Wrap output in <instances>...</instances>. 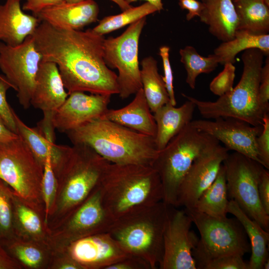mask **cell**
Listing matches in <instances>:
<instances>
[{"mask_svg":"<svg viewBox=\"0 0 269 269\" xmlns=\"http://www.w3.org/2000/svg\"><path fill=\"white\" fill-rule=\"evenodd\" d=\"M199 16L209 26V31L218 39L225 42L233 38L239 19L232 0H205Z\"/></svg>","mask_w":269,"mask_h":269,"instance_id":"24","label":"cell"},{"mask_svg":"<svg viewBox=\"0 0 269 269\" xmlns=\"http://www.w3.org/2000/svg\"><path fill=\"white\" fill-rule=\"evenodd\" d=\"M64 2L65 0H25L22 9L30 11L36 16L42 10Z\"/></svg>","mask_w":269,"mask_h":269,"instance_id":"46","label":"cell"},{"mask_svg":"<svg viewBox=\"0 0 269 269\" xmlns=\"http://www.w3.org/2000/svg\"><path fill=\"white\" fill-rule=\"evenodd\" d=\"M192 220L184 209L169 206L163 232L160 269H197L192 251L199 239L190 229Z\"/></svg>","mask_w":269,"mask_h":269,"instance_id":"14","label":"cell"},{"mask_svg":"<svg viewBox=\"0 0 269 269\" xmlns=\"http://www.w3.org/2000/svg\"><path fill=\"white\" fill-rule=\"evenodd\" d=\"M99 185L104 205L115 219L163 199L159 176L150 165L110 163Z\"/></svg>","mask_w":269,"mask_h":269,"instance_id":"4","label":"cell"},{"mask_svg":"<svg viewBox=\"0 0 269 269\" xmlns=\"http://www.w3.org/2000/svg\"><path fill=\"white\" fill-rule=\"evenodd\" d=\"M259 98L261 104L269 111V57L267 56L263 66L259 89Z\"/></svg>","mask_w":269,"mask_h":269,"instance_id":"43","label":"cell"},{"mask_svg":"<svg viewBox=\"0 0 269 269\" xmlns=\"http://www.w3.org/2000/svg\"><path fill=\"white\" fill-rule=\"evenodd\" d=\"M10 88H12V85L5 76L0 75V115L10 130L17 134L14 111L6 100V92Z\"/></svg>","mask_w":269,"mask_h":269,"instance_id":"38","label":"cell"},{"mask_svg":"<svg viewBox=\"0 0 269 269\" xmlns=\"http://www.w3.org/2000/svg\"><path fill=\"white\" fill-rule=\"evenodd\" d=\"M63 104L55 113L52 123L55 129L65 133L96 119L108 109L111 95L75 91L68 94Z\"/></svg>","mask_w":269,"mask_h":269,"instance_id":"18","label":"cell"},{"mask_svg":"<svg viewBox=\"0 0 269 269\" xmlns=\"http://www.w3.org/2000/svg\"><path fill=\"white\" fill-rule=\"evenodd\" d=\"M84 0H65V2H68V3H76V2L83 1Z\"/></svg>","mask_w":269,"mask_h":269,"instance_id":"53","label":"cell"},{"mask_svg":"<svg viewBox=\"0 0 269 269\" xmlns=\"http://www.w3.org/2000/svg\"><path fill=\"white\" fill-rule=\"evenodd\" d=\"M180 61L186 71V82L192 89L196 86V78L202 73H209L218 66L219 60L214 54L207 57L200 55L192 46H186L179 50Z\"/></svg>","mask_w":269,"mask_h":269,"instance_id":"33","label":"cell"},{"mask_svg":"<svg viewBox=\"0 0 269 269\" xmlns=\"http://www.w3.org/2000/svg\"><path fill=\"white\" fill-rule=\"evenodd\" d=\"M264 269H269V259H268L267 261L265 262L263 265Z\"/></svg>","mask_w":269,"mask_h":269,"instance_id":"52","label":"cell"},{"mask_svg":"<svg viewBox=\"0 0 269 269\" xmlns=\"http://www.w3.org/2000/svg\"><path fill=\"white\" fill-rule=\"evenodd\" d=\"M21 0H6L0 4V41L14 46L32 35L41 22L35 16L24 13Z\"/></svg>","mask_w":269,"mask_h":269,"instance_id":"21","label":"cell"},{"mask_svg":"<svg viewBox=\"0 0 269 269\" xmlns=\"http://www.w3.org/2000/svg\"><path fill=\"white\" fill-rule=\"evenodd\" d=\"M12 189L0 179V242L15 236L13 226Z\"/></svg>","mask_w":269,"mask_h":269,"instance_id":"35","label":"cell"},{"mask_svg":"<svg viewBox=\"0 0 269 269\" xmlns=\"http://www.w3.org/2000/svg\"><path fill=\"white\" fill-rule=\"evenodd\" d=\"M21 266L6 252L0 243V269H22Z\"/></svg>","mask_w":269,"mask_h":269,"instance_id":"48","label":"cell"},{"mask_svg":"<svg viewBox=\"0 0 269 269\" xmlns=\"http://www.w3.org/2000/svg\"><path fill=\"white\" fill-rule=\"evenodd\" d=\"M64 249L83 269H107L129 255L108 232L76 240Z\"/></svg>","mask_w":269,"mask_h":269,"instance_id":"19","label":"cell"},{"mask_svg":"<svg viewBox=\"0 0 269 269\" xmlns=\"http://www.w3.org/2000/svg\"><path fill=\"white\" fill-rule=\"evenodd\" d=\"M12 198L15 235L50 248V232L43 217L23 201L13 190Z\"/></svg>","mask_w":269,"mask_h":269,"instance_id":"25","label":"cell"},{"mask_svg":"<svg viewBox=\"0 0 269 269\" xmlns=\"http://www.w3.org/2000/svg\"><path fill=\"white\" fill-rule=\"evenodd\" d=\"M48 269H83L65 250L52 251Z\"/></svg>","mask_w":269,"mask_h":269,"instance_id":"42","label":"cell"},{"mask_svg":"<svg viewBox=\"0 0 269 269\" xmlns=\"http://www.w3.org/2000/svg\"><path fill=\"white\" fill-rule=\"evenodd\" d=\"M101 118L154 138L156 135V123L142 88L128 105L119 109H108Z\"/></svg>","mask_w":269,"mask_h":269,"instance_id":"22","label":"cell"},{"mask_svg":"<svg viewBox=\"0 0 269 269\" xmlns=\"http://www.w3.org/2000/svg\"><path fill=\"white\" fill-rule=\"evenodd\" d=\"M61 146L60 159L53 169L57 191L54 208L46 222L49 232L87 199L110 163L87 144Z\"/></svg>","mask_w":269,"mask_h":269,"instance_id":"2","label":"cell"},{"mask_svg":"<svg viewBox=\"0 0 269 269\" xmlns=\"http://www.w3.org/2000/svg\"><path fill=\"white\" fill-rule=\"evenodd\" d=\"M229 150L219 143L202 152L194 160L179 187L177 207L193 209L203 192L216 178Z\"/></svg>","mask_w":269,"mask_h":269,"instance_id":"16","label":"cell"},{"mask_svg":"<svg viewBox=\"0 0 269 269\" xmlns=\"http://www.w3.org/2000/svg\"><path fill=\"white\" fill-rule=\"evenodd\" d=\"M201 269H249L248 263L243 257L237 255L225 256L205 263Z\"/></svg>","mask_w":269,"mask_h":269,"instance_id":"39","label":"cell"},{"mask_svg":"<svg viewBox=\"0 0 269 269\" xmlns=\"http://www.w3.org/2000/svg\"><path fill=\"white\" fill-rule=\"evenodd\" d=\"M43 166L18 136L0 142V179L44 218L41 194Z\"/></svg>","mask_w":269,"mask_h":269,"instance_id":"8","label":"cell"},{"mask_svg":"<svg viewBox=\"0 0 269 269\" xmlns=\"http://www.w3.org/2000/svg\"><path fill=\"white\" fill-rule=\"evenodd\" d=\"M189 124L223 143L228 150L240 153L261 164L256 138L262 131V125L252 126L231 117H220L214 121L196 120L191 121Z\"/></svg>","mask_w":269,"mask_h":269,"instance_id":"17","label":"cell"},{"mask_svg":"<svg viewBox=\"0 0 269 269\" xmlns=\"http://www.w3.org/2000/svg\"><path fill=\"white\" fill-rule=\"evenodd\" d=\"M65 134L72 144H87L112 163L152 166L159 152L154 137L101 118Z\"/></svg>","mask_w":269,"mask_h":269,"instance_id":"3","label":"cell"},{"mask_svg":"<svg viewBox=\"0 0 269 269\" xmlns=\"http://www.w3.org/2000/svg\"><path fill=\"white\" fill-rule=\"evenodd\" d=\"M195 108V104L187 100L178 107L168 102L153 113L156 125L154 140L158 150L191 122Z\"/></svg>","mask_w":269,"mask_h":269,"instance_id":"23","label":"cell"},{"mask_svg":"<svg viewBox=\"0 0 269 269\" xmlns=\"http://www.w3.org/2000/svg\"><path fill=\"white\" fill-rule=\"evenodd\" d=\"M158 11L155 5L146 1L140 5L132 6L121 13L105 17L92 30L98 34L104 35Z\"/></svg>","mask_w":269,"mask_h":269,"instance_id":"34","label":"cell"},{"mask_svg":"<svg viewBox=\"0 0 269 269\" xmlns=\"http://www.w3.org/2000/svg\"><path fill=\"white\" fill-rule=\"evenodd\" d=\"M18 135L7 127L0 115V142H8L17 138Z\"/></svg>","mask_w":269,"mask_h":269,"instance_id":"49","label":"cell"},{"mask_svg":"<svg viewBox=\"0 0 269 269\" xmlns=\"http://www.w3.org/2000/svg\"><path fill=\"white\" fill-rule=\"evenodd\" d=\"M115 219L105 208L99 184L87 199L50 231L52 251L93 235L108 232Z\"/></svg>","mask_w":269,"mask_h":269,"instance_id":"11","label":"cell"},{"mask_svg":"<svg viewBox=\"0 0 269 269\" xmlns=\"http://www.w3.org/2000/svg\"><path fill=\"white\" fill-rule=\"evenodd\" d=\"M224 69L211 82L209 88L215 95L219 97L231 91L233 87L236 68L233 64H224Z\"/></svg>","mask_w":269,"mask_h":269,"instance_id":"37","label":"cell"},{"mask_svg":"<svg viewBox=\"0 0 269 269\" xmlns=\"http://www.w3.org/2000/svg\"><path fill=\"white\" fill-rule=\"evenodd\" d=\"M168 205L161 201L115 219L108 233L130 255L146 261L151 269L160 264Z\"/></svg>","mask_w":269,"mask_h":269,"instance_id":"6","label":"cell"},{"mask_svg":"<svg viewBox=\"0 0 269 269\" xmlns=\"http://www.w3.org/2000/svg\"><path fill=\"white\" fill-rule=\"evenodd\" d=\"M219 143L189 124L159 150L152 166L161 180L162 201L177 207L179 187L193 162L202 152Z\"/></svg>","mask_w":269,"mask_h":269,"instance_id":"7","label":"cell"},{"mask_svg":"<svg viewBox=\"0 0 269 269\" xmlns=\"http://www.w3.org/2000/svg\"><path fill=\"white\" fill-rule=\"evenodd\" d=\"M227 211L238 220L249 239L251 250L248 262L249 269H263L265 262L269 259V232L250 218L233 200H229Z\"/></svg>","mask_w":269,"mask_h":269,"instance_id":"26","label":"cell"},{"mask_svg":"<svg viewBox=\"0 0 269 269\" xmlns=\"http://www.w3.org/2000/svg\"><path fill=\"white\" fill-rule=\"evenodd\" d=\"M33 37L42 60L55 63L68 94H119L117 75L106 65L104 35L92 29H62L41 21Z\"/></svg>","mask_w":269,"mask_h":269,"instance_id":"1","label":"cell"},{"mask_svg":"<svg viewBox=\"0 0 269 269\" xmlns=\"http://www.w3.org/2000/svg\"><path fill=\"white\" fill-rule=\"evenodd\" d=\"M146 17L130 24L116 37H109L104 42V57L106 65L117 69L119 95L124 100L142 88L138 62L140 35L146 23Z\"/></svg>","mask_w":269,"mask_h":269,"instance_id":"12","label":"cell"},{"mask_svg":"<svg viewBox=\"0 0 269 269\" xmlns=\"http://www.w3.org/2000/svg\"><path fill=\"white\" fill-rule=\"evenodd\" d=\"M200 0V1H201L203 2V1H205V0Z\"/></svg>","mask_w":269,"mask_h":269,"instance_id":"55","label":"cell"},{"mask_svg":"<svg viewBox=\"0 0 269 269\" xmlns=\"http://www.w3.org/2000/svg\"><path fill=\"white\" fill-rule=\"evenodd\" d=\"M178 4L182 9L188 11L186 18L189 21L195 16H200L204 5L199 0H178Z\"/></svg>","mask_w":269,"mask_h":269,"instance_id":"47","label":"cell"},{"mask_svg":"<svg viewBox=\"0 0 269 269\" xmlns=\"http://www.w3.org/2000/svg\"><path fill=\"white\" fill-rule=\"evenodd\" d=\"M112 0L114 2L116 3L123 11L128 9L131 8V7H132V6L130 4H129L128 3H127L124 0Z\"/></svg>","mask_w":269,"mask_h":269,"instance_id":"51","label":"cell"},{"mask_svg":"<svg viewBox=\"0 0 269 269\" xmlns=\"http://www.w3.org/2000/svg\"><path fill=\"white\" fill-rule=\"evenodd\" d=\"M264 55L258 49L245 50L241 58L243 70L240 81L231 91L219 97L216 101H201L182 95L192 102L201 116L206 119L231 117L252 126H262L265 114L269 113L261 104L259 98Z\"/></svg>","mask_w":269,"mask_h":269,"instance_id":"5","label":"cell"},{"mask_svg":"<svg viewBox=\"0 0 269 269\" xmlns=\"http://www.w3.org/2000/svg\"><path fill=\"white\" fill-rule=\"evenodd\" d=\"M225 168L227 194L251 219L269 231V215L264 209L258 186L265 168L258 162L240 153L228 154L223 162Z\"/></svg>","mask_w":269,"mask_h":269,"instance_id":"10","label":"cell"},{"mask_svg":"<svg viewBox=\"0 0 269 269\" xmlns=\"http://www.w3.org/2000/svg\"><path fill=\"white\" fill-rule=\"evenodd\" d=\"M42 60L32 35L12 46L0 41V69L16 92L20 105L27 109L34 89L35 78Z\"/></svg>","mask_w":269,"mask_h":269,"instance_id":"13","label":"cell"},{"mask_svg":"<svg viewBox=\"0 0 269 269\" xmlns=\"http://www.w3.org/2000/svg\"><path fill=\"white\" fill-rule=\"evenodd\" d=\"M258 189L262 205L269 215V172L265 168L261 173Z\"/></svg>","mask_w":269,"mask_h":269,"instance_id":"45","label":"cell"},{"mask_svg":"<svg viewBox=\"0 0 269 269\" xmlns=\"http://www.w3.org/2000/svg\"><path fill=\"white\" fill-rule=\"evenodd\" d=\"M233 1L237 0H232ZM268 4H269V0H264Z\"/></svg>","mask_w":269,"mask_h":269,"instance_id":"54","label":"cell"},{"mask_svg":"<svg viewBox=\"0 0 269 269\" xmlns=\"http://www.w3.org/2000/svg\"><path fill=\"white\" fill-rule=\"evenodd\" d=\"M263 129L256 138V146L261 164L269 169V115L266 113L263 119Z\"/></svg>","mask_w":269,"mask_h":269,"instance_id":"40","label":"cell"},{"mask_svg":"<svg viewBox=\"0 0 269 269\" xmlns=\"http://www.w3.org/2000/svg\"><path fill=\"white\" fill-rule=\"evenodd\" d=\"M256 48L265 55H269V34L257 35L243 30H237L233 39L223 42L214 51L219 63L234 64L236 55L242 51Z\"/></svg>","mask_w":269,"mask_h":269,"instance_id":"30","label":"cell"},{"mask_svg":"<svg viewBox=\"0 0 269 269\" xmlns=\"http://www.w3.org/2000/svg\"><path fill=\"white\" fill-rule=\"evenodd\" d=\"M196 226L200 239L192 251L196 268L217 258L243 257L251 250L246 233L237 218H216L184 209Z\"/></svg>","mask_w":269,"mask_h":269,"instance_id":"9","label":"cell"},{"mask_svg":"<svg viewBox=\"0 0 269 269\" xmlns=\"http://www.w3.org/2000/svg\"><path fill=\"white\" fill-rule=\"evenodd\" d=\"M98 5L94 0L76 3L64 2L47 7L36 16L41 21L62 28L80 30L97 20Z\"/></svg>","mask_w":269,"mask_h":269,"instance_id":"20","label":"cell"},{"mask_svg":"<svg viewBox=\"0 0 269 269\" xmlns=\"http://www.w3.org/2000/svg\"><path fill=\"white\" fill-rule=\"evenodd\" d=\"M125 1H126L129 4H131V3H132L133 2L136 1L138 0H124ZM147 2H149L152 4L153 5H155L158 9V11H160L161 10L163 9V3L162 2L161 0H144Z\"/></svg>","mask_w":269,"mask_h":269,"instance_id":"50","label":"cell"},{"mask_svg":"<svg viewBox=\"0 0 269 269\" xmlns=\"http://www.w3.org/2000/svg\"><path fill=\"white\" fill-rule=\"evenodd\" d=\"M0 243L22 269H48L52 254L48 246L16 236Z\"/></svg>","mask_w":269,"mask_h":269,"instance_id":"27","label":"cell"},{"mask_svg":"<svg viewBox=\"0 0 269 269\" xmlns=\"http://www.w3.org/2000/svg\"><path fill=\"white\" fill-rule=\"evenodd\" d=\"M140 79L145 97L152 113L170 102L162 77L159 74L157 61L152 56L141 62Z\"/></svg>","mask_w":269,"mask_h":269,"instance_id":"32","label":"cell"},{"mask_svg":"<svg viewBox=\"0 0 269 269\" xmlns=\"http://www.w3.org/2000/svg\"><path fill=\"white\" fill-rule=\"evenodd\" d=\"M57 191L56 178L50 158L44 165L41 182V194L45 210V223L51 214L54 207Z\"/></svg>","mask_w":269,"mask_h":269,"instance_id":"36","label":"cell"},{"mask_svg":"<svg viewBox=\"0 0 269 269\" xmlns=\"http://www.w3.org/2000/svg\"><path fill=\"white\" fill-rule=\"evenodd\" d=\"M170 48L167 46H162L159 48V54L160 56L164 70V76L162 77L167 90L170 103L176 105V100L173 88V77L171 66L169 59Z\"/></svg>","mask_w":269,"mask_h":269,"instance_id":"41","label":"cell"},{"mask_svg":"<svg viewBox=\"0 0 269 269\" xmlns=\"http://www.w3.org/2000/svg\"><path fill=\"white\" fill-rule=\"evenodd\" d=\"M228 199L225 168L221 165L216 178L198 198L195 211L216 218L227 217Z\"/></svg>","mask_w":269,"mask_h":269,"instance_id":"31","label":"cell"},{"mask_svg":"<svg viewBox=\"0 0 269 269\" xmlns=\"http://www.w3.org/2000/svg\"><path fill=\"white\" fill-rule=\"evenodd\" d=\"M68 96L57 65L51 61L41 60L30 104L42 111L43 118L37 123V127L52 142L55 143V140L53 117Z\"/></svg>","mask_w":269,"mask_h":269,"instance_id":"15","label":"cell"},{"mask_svg":"<svg viewBox=\"0 0 269 269\" xmlns=\"http://www.w3.org/2000/svg\"><path fill=\"white\" fill-rule=\"evenodd\" d=\"M17 134L23 140L34 157L43 166L50 158L53 169L58 165L62 153L61 145L48 140L38 128H30L14 112Z\"/></svg>","mask_w":269,"mask_h":269,"instance_id":"28","label":"cell"},{"mask_svg":"<svg viewBox=\"0 0 269 269\" xmlns=\"http://www.w3.org/2000/svg\"><path fill=\"white\" fill-rule=\"evenodd\" d=\"M107 269H151L144 259L133 255H128L120 261L108 267Z\"/></svg>","mask_w":269,"mask_h":269,"instance_id":"44","label":"cell"},{"mask_svg":"<svg viewBox=\"0 0 269 269\" xmlns=\"http://www.w3.org/2000/svg\"><path fill=\"white\" fill-rule=\"evenodd\" d=\"M233 2L239 19L238 30L257 35L269 34V4L264 0H237Z\"/></svg>","mask_w":269,"mask_h":269,"instance_id":"29","label":"cell"}]
</instances>
